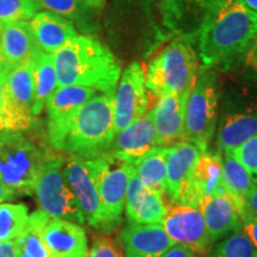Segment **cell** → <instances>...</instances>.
<instances>
[{
  "mask_svg": "<svg viewBox=\"0 0 257 257\" xmlns=\"http://www.w3.org/2000/svg\"><path fill=\"white\" fill-rule=\"evenodd\" d=\"M257 35V12L240 0H223L199 29L194 42L202 68L227 70Z\"/></svg>",
  "mask_w": 257,
  "mask_h": 257,
  "instance_id": "1",
  "label": "cell"
},
{
  "mask_svg": "<svg viewBox=\"0 0 257 257\" xmlns=\"http://www.w3.org/2000/svg\"><path fill=\"white\" fill-rule=\"evenodd\" d=\"M57 83L61 86H83L114 95L121 67L114 54L93 35H78L55 54Z\"/></svg>",
  "mask_w": 257,
  "mask_h": 257,
  "instance_id": "2",
  "label": "cell"
},
{
  "mask_svg": "<svg viewBox=\"0 0 257 257\" xmlns=\"http://www.w3.org/2000/svg\"><path fill=\"white\" fill-rule=\"evenodd\" d=\"M114 135L113 95L101 93L76 113L62 152L85 160L98 159L110 152Z\"/></svg>",
  "mask_w": 257,
  "mask_h": 257,
  "instance_id": "3",
  "label": "cell"
},
{
  "mask_svg": "<svg viewBox=\"0 0 257 257\" xmlns=\"http://www.w3.org/2000/svg\"><path fill=\"white\" fill-rule=\"evenodd\" d=\"M199 59L193 41L176 36L148 64L146 86L157 98L165 93L188 95L199 73Z\"/></svg>",
  "mask_w": 257,
  "mask_h": 257,
  "instance_id": "4",
  "label": "cell"
},
{
  "mask_svg": "<svg viewBox=\"0 0 257 257\" xmlns=\"http://www.w3.org/2000/svg\"><path fill=\"white\" fill-rule=\"evenodd\" d=\"M28 131H0V184L17 195L32 194L50 150L41 147Z\"/></svg>",
  "mask_w": 257,
  "mask_h": 257,
  "instance_id": "5",
  "label": "cell"
},
{
  "mask_svg": "<svg viewBox=\"0 0 257 257\" xmlns=\"http://www.w3.org/2000/svg\"><path fill=\"white\" fill-rule=\"evenodd\" d=\"M219 80L212 69L200 67L185 105V141L207 152L218 125Z\"/></svg>",
  "mask_w": 257,
  "mask_h": 257,
  "instance_id": "6",
  "label": "cell"
},
{
  "mask_svg": "<svg viewBox=\"0 0 257 257\" xmlns=\"http://www.w3.org/2000/svg\"><path fill=\"white\" fill-rule=\"evenodd\" d=\"M64 157L50 153L34 187L40 211L53 219L83 224L85 219L63 173Z\"/></svg>",
  "mask_w": 257,
  "mask_h": 257,
  "instance_id": "7",
  "label": "cell"
},
{
  "mask_svg": "<svg viewBox=\"0 0 257 257\" xmlns=\"http://www.w3.org/2000/svg\"><path fill=\"white\" fill-rule=\"evenodd\" d=\"M101 206V229L104 233L117 230L123 220L125 197L133 165L106 154L93 160Z\"/></svg>",
  "mask_w": 257,
  "mask_h": 257,
  "instance_id": "8",
  "label": "cell"
},
{
  "mask_svg": "<svg viewBox=\"0 0 257 257\" xmlns=\"http://www.w3.org/2000/svg\"><path fill=\"white\" fill-rule=\"evenodd\" d=\"M95 93V89L83 86H61L51 94L46 105L47 137L56 152H62L76 113Z\"/></svg>",
  "mask_w": 257,
  "mask_h": 257,
  "instance_id": "9",
  "label": "cell"
},
{
  "mask_svg": "<svg viewBox=\"0 0 257 257\" xmlns=\"http://www.w3.org/2000/svg\"><path fill=\"white\" fill-rule=\"evenodd\" d=\"M146 74L140 63L134 61L120 74L113 95L114 133H119L148 111Z\"/></svg>",
  "mask_w": 257,
  "mask_h": 257,
  "instance_id": "10",
  "label": "cell"
},
{
  "mask_svg": "<svg viewBox=\"0 0 257 257\" xmlns=\"http://www.w3.org/2000/svg\"><path fill=\"white\" fill-rule=\"evenodd\" d=\"M63 173L70 189L78 200L85 223L100 231V195L93 160H85L69 155L68 159H64Z\"/></svg>",
  "mask_w": 257,
  "mask_h": 257,
  "instance_id": "11",
  "label": "cell"
},
{
  "mask_svg": "<svg viewBox=\"0 0 257 257\" xmlns=\"http://www.w3.org/2000/svg\"><path fill=\"white\" fill-rule=\"evenodd\" d=\"M161 224L173 242L188 246L194 253L207 255L212 248L213 243L199 207L170 204Z\"/></svg>",
  "mask_w": 257,
  "mask_h": 257,
  "instance_id": "12",
  "label": "cell"
},
{
  "mask_svg": "<svg viewBox=\"0 0 257 257\" xmlns=\"http://www.w3.org/2000/svg\"><path fill=\"white\" fill-rule=\"evenodd\" d=\"M223 0H162L160 14L163 27L176 35L194 40L201 24Z\"/></svg>",
  "mask_w": 257,
  "mask_h": 257,
  "instance_id": "13",
  "label": "cell"
},
{
  "mask_svg": "<svg viewBox=\"0 0 257 257\" xmlns=\"http://www.w3.org/2000/svg\"><path fill=\"white\" fill-rule=\"evenodd\" d=\"M157 144V133L152 110L147 111L123 130L114 135L111 144V156L134 165L137 160L149 153Z\"/></svg>",
  "mask_w": 257,
  "mask_h": 257,
  "instance_id": "14",
  "label": "cell"
},
{
  "mask_svg": "<svg viewBox=\"0 0 257 257\" xmlns=\"http://www.w3.org/2000/svg\"><path fill=\"white\" fill-rule=\"evenodd\" d=\"M223 160L219 153L210 150L201 153L191 178L182 188L179 200L175 204L199 207L205 198L216 194L223 189L221 185Z\"/></svg>",
  "mask_w": 257,
  "mask_h": 257,
  "instance_id": "15",
  "label": "cell"
},
{
  "mask_svg": "<svg viewBox=\"0 0 257 257\" xmlns=\"http://www.w3.org/2000/svg\"><path fill=\"white\" fill-rule=\"evenodd\" d=\"M212 243L243 229L242 217L236 201L225 189L205 198L199 205Z\"/></svg>",
  "mask_w": 257,
  "mask_h": 257,
  "instance_id": "16",
  "label": "cell"
},
{
  "mask_svg": "<svg viewBox=\"0 0 257 257\" xmlns=\"http://www.w3.org/2000/svg\"><path fill=\"white\" fill-rule=\"evenodd\" d=\"M124 210L128 223L134 224H161L167 212L163 198L142 184L134 166L128 176Z\"/></svg>",
  "mask_w": 257,
  "mask_h": 257,
  "instance_id": "17",
  "label": "cell"
},
{
  "mask_svg": "<svg viewBox=\"0 0 257 257\" xmlns=\"http://www.w3.org/2000/svg\"><path fill=\"white\" fill-rule=\"evenodd\" d=\"M42 239L50 257H87V236L78 223L50 218L42 230Z\"/></svg>",
  "mask_w": 257,
  "mask_h": 257,
  "instance_id": "18",
  "label": "cell"
},
{
  "mask_svg": "<svg viewBox=\"0 0 257 257\" xmlns=\"http://www.w3.org/2000/svg\"><path fill=\"white\" fill-rule=\"evenodd\" d=\"M119 242L125 257H162L175 244L162 224L128 223L120 231Z\"/></svg>",
  "mask_w": 257,
  "mask_h": 257,
  "instance_id": "19",
  "label": "cell"
},
{
  "mask_svg": "<svg viewBox=\"0 0 257 257\" xmlns=\"http://www.w3.org/2000/svg\"><path fill=\"white\" fill-rule=\"evenodd\" d=\"M187 96L165 93L152 108L159 147H172L185 141L184 114Z\"/></svg>",
  "mask_w": 257,
  "mask_h": 257,
  "instance_id": "20",
  "label": "cell"
},
{
  "mask_svg": "<svg viewBox=\"0 0 257 257\" xmlns=\"http://www.w3.org/2000/svg\"><path fill=\"white\" fill-rule=\"evenodd\" d=\"M201 150L188 141L167 147L166 181L170 204L178 202L182 188L191 178L201 156Z\"/></svg>",
  "mask_w": 257,
  "mask_h": 257,
  "instance_id": "21",
  "label": "cell"
},
{
  "mask_svg": "<svg viewBox=\"0 0 257 257\" xmlns=\"http://www.w3.org/2000/svg\"><path fill=\"white\" fill-rule=\"evenodd\" d=\"M38 50L27 21L12 22L3 25L0 36V64L8 70L31 59Z\"/></svg>",
  "mask_w": 257,
  "mask_h": 257,
  "instance_id": "22",
  "label": "cell"
},
{
  "mask_svg": "<svg viewBox=\"0 0 257 257\" xmlns=\"http://www.w3.org/2000/svg\"><path fill=\"white\" fill-rule=\"evenodd\" d=\"M29 24L38 49L50 55L79 35L72 22L49 11L37 12Z\"/></svg>",
  "mask_w": 257,
  "mask_h": 257,
  "instance_id": "23",
  "label": "cell"
},
{
  "mask_svg": "<svg viewBox=\"0 0 257 257\" xmlns=\"http://www.w3.org/2000/svg\"><path fill=\"white\" fill-rule=\"evenodd\" d=\"M255 135H257V105L226 113L218 128V153L220 155L232 153Z\"/></svg>",
  "mask_w": 257,
  "mask_h": 257,
  "instance_id": "24",
  "label": "cell"
},
{
  "mask_svg": "<svg viewBox=\"0 0 257 257\" xmlns=\"http://www.w3.org/2000/svg\"><path fill=\"white\" fill-rule=\"evenodd\" d=\"M34 67L35 63L34 56H32L24 63L19 64L18 67L10 69L6 75V89H8L10 101L19 113L30 119H36V117L32 114Z\"/></svg>",
  "mask_w": 257,
  "mask_h": 257,
  "instance_id": "25",
  "label": "cell"
},
{
  "mask_svg": "<svg viewBox=\"0 0 257 257\" xmlns=\"http://www.w3.org/2000/svg\"><path fill=\"white\" fill-rule=\"evenodd\" d=\"M34 104H32V114L38 117L48 100L59 87L54 57L50 54L37 50L34 55Z\"/></svg>",
  "mask_w": 257,
  "mask_h": 257,
  "instance_id": "26",
  "label": "cell"
},
{
  "mask_svg": "<svg viewBox=\"0 0 257 257\" xmlns=\"http://www.w3.org/2000/svg\"><path fill=\"white\" fill-rule=\"evenodd\" d=\"M223 172H221V185L239 208L242 219L245 216L244 201L251 191L253 186V178L242 163L239 162L232 153L224 154Z\"/></svg>",
  "mask_w": 257,
  "mask_h": 257,
  "instance_id": "27",
  "label": "cell"
},
{
  "mask_svg": "<svg viewBox=\"0 0 257 257\" xmlns=\"http://www.w3.org/2000/svg\"><path fill=\"white\" fill-rule=\"evenodd\" d=\"M166 156L167 148L156 147L133 165L142 184L162 198L167 195Z\"/></svg>",
  "mask_w": 257,
  "mask_h": 257,
  "instance_id": "28",
  "label": "cell"
},
{
  "mask_svg": "<svg viewBox=\"0 0 257 257\" xmlns=\"http://www.w3.org/2000/svg\"><path fill=\"white\" fill-rule=\"evenodd\" d=\"M38 3L41 9L68 19L85 35H89L96 29L95 15L98 12L85 0H38Z\"/></svg>",
  "mask_w": 257,
  "mask_h": 257,
  "instance_id": "29",
  "label": "cell"
},
{
  "mask_svg": "<svg viewBox=\"0 0 257 257\" xmlns=\"http://www.w3.org/2000/svg\"><path fill=\"white\" fill-rule=\"evenodd\" d=\"M50 217L44 212L35 211L29 214L27 226L16 238L15 248L17 257H50L42 239V230Z\"/></svg>",
  "mask_w": 257,
  "mask_h": 257,
  "instance_id": "30",
  "label": "cell"
},
{
  "mask_svg": "<svg viewBox=\"0 0 257 257\" xmlns=\"http://www.w3.org/2000/svg\"><path fill=\"white\" fill-rule=\"evenodd\" d=\"M8 72L0 64V131H29L35 126L36 119H30L19 113L10 101L6 89Z\"/></svg>",
  "mask_w": 257,
  "mask_h": 257,
  "instance_id": "31",
  "label": "cell"
},
{
  "mask_svg": "<svg viewBox=\"0 0 257 257\" xmlns=\"http://www.w3.org/2000/svg\"><path fill=\"white\" fill-rule=\"evenodd\" d=\"M29 220L25 204H0V243L11 242L23 232Z\"/></svg>",
  "mask_w": 257,
  "mask_h": 257,
  "instance_id": "32",
  "label": "cell"
},
{
  "mask_svg": "<svg viewBox=\"0 0 257 257\" xmlns=\"http://www.w3.org/2000/svg\"><path fill=\"white\" fill-rule=\"evenodd\" d=\"M210 251V257H257V250L243 229L217 242Z\"/></svg>",
  "mask_w": 257,
  "mask_h": 257,
  "instance_id": "33",
  "label": "cell"
},
{
  "mask_svg": "<svg viewBox=\"0 0 257 257\" xmlns=\"http://www.w3.org/2000/svg\"><path fill=\"white\" fill-rule=\"evenodd\" d=\"M40 10L38 0H0V23L31 19Z\"/></svg>",
  "mask_w": 257,
  "mask_h": 257,
  "instance_id": "34",
  "label": "cell"
},
{
  "mask_svg": "<svg viewBox=\"0 0 257 257\" xmlns=\"http://www.w3.org/2000/svg\"><path fill=\"white\" fill-rule=\"evenodd\" d=\"M232 154L245 167L252 178H257V135L240 144Z\"/></svg>",
  "mask_w": 257,
  "mask_h": 257,
  "instance_id": "35",
  "label": "cell"
},
{
  "mask_svg": "<svg viewBox=\"0 0 257 257\" xmlns=\"http://www.w3.org/2000/svg\"><path fill=\"white\" fill-rule=\"evenodd\" d=\"M239 62H242L244 78L249 81L257 82V35L250 42Z\"/></svg>",
  "mask_w": 257,
  "mask_h": 257,
  "instance_id": "36",
  "label": "cell"
},
{
  "mask_svg": "<svg viewBox=\"0 0 257 257\" xmlns=\"http://www.w3.org/2000/svg\"><path fill=\"white\" fill-rule=\"evenodd\" d=\"M87 257H123L119 248L108 237H98L93 242Z\"/></svg>",
  "mask_w": 257,
  "mask_h": 257,
  "instance_id": "37",
  "label": "cell"
},
{
  "mask_svg": "<svg viewBox=\"0 0 257 257\" xmlns=\"http://www.w3.org/2000/svg\"><path fill=\"white\" fill-rule=\"evenodd\" d=\"M126 5V9L136 10L137 12H142L144 15H148L152 9L155 6L156 3H159V8L162 0H119Z\"/></svg>",
  "mask_w": 257,
  "mask_h": 257,
  "instance_id": "38",
  "label": "cell"
},
{
  "mask_svg": "<svg viewBox=\"0 0 257 257\" xmlns=\"http://www.w3.org/2000/svg\"><path fill=\"white\" fill-rule=\"evenodd\" d=\"M244 211H245L244 218L248 216L257 217V178H253V186L251 191H250L245 201H244Z\"/></svg>",
  "mask_w": 257,
  "mask_h": 257,
  "instance_id": "39",
  "label": "cell"
},
{
  "mask_svg": "<svg viewBox=\"0 0 257 257\" xmlns=\"http://www.w3.org/2000/svg\"><path fill=\"white\" fill-rule=\"evenodd\" d=\"M243 223V231L245 232L246 236L249 237V239L251 240L257 250V217L248 216L242 220Z\"/></svg>",
  "mask_w": 257,
  "mask_h": 257,
  "instance_id": "40",
  "label": "cell"
},
{
  "mask_svg": "<svg viewBox=\"0 0 257 257\" xmlns=\"http://www.w3.org/2000/svg\"><path fill=\"white\" fill-rule=\"evenodd\" d=\"M162 257H195V253L188 246L182 244H174L163 253Z\"/></svg>",
  "mask_w": 257,
  "mask_h": 257,
  "instance_id": "41",
  "label": "cell"
},
{
  "mask_svg": "<svg viewBox=\"0 0 257 257\" xmlns=\"http://www.w3.org/2000/svg\"><path fill=\"white\" fill-rule=\"evenodd\" d=\"M0 257H17L16 256L15 242H5L0 243Z\"/></svg>",
  "mask_w": 257,
  "mask_h": 257,
  "instance_id": "42",
  "label": "cell"
},
{
  "mask_svg": "<svg viewBox=\"0 0 257 257\" xmlns=\"http://www.w3.org/2000/svg\"><path fill=\"white\" fill-rule=\"evenodd\" d=\"M16 197H17V194H16L11 188L0 184V204H3V202L6 200H12V199H15Z\"/></svg>",
  "mask_w": 257,
  "mask_h": 257,
  "instance_id": "43",
  "label": "cell"
},
{
  "mask_svg": "<svg viewBox=\"0 0 257 257\" xmlns=\"http://www.w3.org/2000/svg\"><path fill=\"white\" fill-rule=\"evenodd\" d=\"M85 2L87 3L93 10H95L96 12L101 11V9L104 8L105 4V0H85Z\"/></svg>",
  "mask_w": 257,
  "mask_h": 257,
  "instance_id": "44",
  "label": "cell"
},
{
  "mask_svg": "<svg viewBox=\"0 0 257 257\" xmlns=\"http://www.w3.org/2000/svg\"><path fill=\"white\" fill-rule=\"evenodd\" d=\"M246 8L251 10V11L257 12V0H240Z\"/></svg>",
  "mask_w": 257,
  "mask_h": 257,
  "instance_id": "45",
  "label": "cell"
},
{
  "mask_svg": "<svg viewBox=\"0 0 257 257\" xmlns=\"http://www.w3.org/2000/svg\"><path fill=\"white\" fill-rule=\"evenodd\" d=\"M3 25H4V24H3V23H0V36H2V30H3Z\"/></svg>",
  "mask_w": 257,
  "mask_h": 257,
  "instance_id": "46",
  "label": "cell"
},
{
  "mask_svg": "<svg viewBox=\"0 0 257 257\" xmlns=\"http://www.w3.org/2000/svg\"><path fill=\"white\" fill-rule=\"evenodd\" d=\"M200 257H210L208 255H202V256H200Z\"/></svg>",
  "mask_w": 257,
  "mask_h": 257,
  "instance_id": "47",
  "label": "cell"
}]
</instances>
